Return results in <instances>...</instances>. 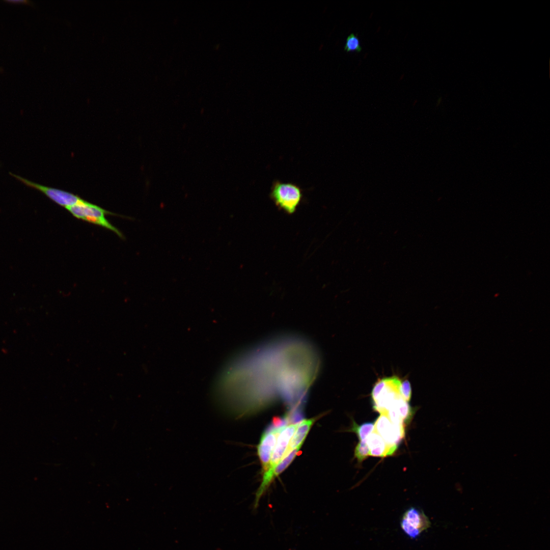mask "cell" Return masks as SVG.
I'll return each instance as SVG.
<instances>
[{
	"label": "cell",
	"instance_id": "6da1fadb",
	"mask_svg": "<svg viewBox=\"0 0 550 550\" xmlns=\"http://www.w3.org/2000/svg\"><path fill=\"white\" fill-rule=\"evenodd\" d=\"M298 423L285 424L279 434L272 454L268 469L263 474L262 482L255 493V498L253 504L254 510L257 509L261 498L274 480L272 477L274 470L279 463L284 458L285 453L297 428Z\"/></svg>",
	"mask_w": 550,
	"mask_h": 550
},
{
	"label": "cell",
	"instance_id": "7a4b0ae2",
	"mask_svg": "<svg viewBox=\"0 0 550 550\" xmlns=\"http://www.w3.org/2000/svg\"><path fill=\"white\" fill-rule=\"evenodd\" d=\"M269 196L278 208L290 214L296 210L303 194L301 188L296 184L275 180L271 187Z\"/></svg>",
	"mask_w": 550,
	"mask_h": 550
},
{
	"label": "cell",
	"instance_id": "3957f363",
	"mask_svg": "<svg viewBox=\"0 0 550 550\" xmlns=\"http://www.w3.org/2000/svg\"><path fill=\"white\" fill-rule=\"evenodd\" d=\"M401 382L397 376L384 378L376 382L371 392L373 408L375 411L386 415L394 401L401 396L400 393Z\"/></svg>",
	"mask_w": 550,
	"mask_h": 550
},
{
	"label": "cell",
	"instance_id": "277c9868",
	"mask_svg": "<svg viewBox=\"0 0 550 550\" xmlns=\"http://www.w3.org/2000/svg\"><path fill=\"white\" fill-rule=\"evenodd\" d=\"M9 174L26 186L42 193L51 200L65 208L74 205L82 200L69 192L39 184L11 172Z\"/></svg>",
	"mask_w": 550,
	"mask_h": 550
},
{
	"label": "cell",
	"instance_id": "5b68a950",
	"mask_svg": "<svg viewBox=\"0 0 550 550\" xmlns=\"http://www.w3.org/2000/svg\"><path fill=\"white\" fill-rule=\"evenodd\" d=\"M400 526L404 533L409 538L415 539L430 527L431 522L423 511L412 507L403 513Z\"/></svg>",
	"mask_w": 550,
	"mask_h": 550
},
{
	"label": "cell",
	"instance_id": "8992f818",
	"mask_svg": "<svg viewBox=\"0 0 550 550\" xmlns=\"http://www.w3.org/2000/svg\"><path fill=\"white\" fill-rule=\"evenodd\" d=\"M284 425L268 428L262 434L257 446V455L261 462L262 474L268 470L278 437Z\"/></svg>",
	"mask_w": 550,
	"mask_h": 550
},
{
	"label": "cell",
	"instance_id": "52a82bcc",
	"mask_svg": "<svg viewBox=\"0 0 550 550\" xmlns=\"http://www.w3.org/2000/svg\"><path fill=\"white\" fill-rule=\"evenodd\" d=\"M375 432L390 446L397 448L404 436V426L394 424L386 414H380L374 423Z\"/></svg>",
	"mask_w": 550,
	"mask_h": 550
},
{
	"label": "cell",
	"instance_id": "ba28073f",
	"mask_svg": "<svg viewBox=\"0 0 550 550\" xmlns=\"http://www.w3.org/2000/svg\"><path fill=\"white\" fill-rule=\"evenodd\" d=\"M66 209L74 217L82 220L87 217H104L106 214H115L84 199L78 203L68 207Z\"/></svg>",
	"mask_w": 550,
	"mask_h": 550
},
{
	"label": "cell",
	"instance_id": "9c48e42d",
	"mask_svg": "<svg viewBox=\"0 0 550 550\" xmlns=\"http://www.w3.org/2000/svg\"><path fill=\"white\" fill-rule=\"evenodd\" d=\"M318 419V417H313L310 419H304L298 423L297 428L290 442L284 457L295 449L300 450L310 430Z\"/></svg>",
	"mask_w": 550,
	"mask_h": 550
},
{
	"label": "cell",
	"instance_id": "30bf717a",
	"mask_svg": "<svg viewBox=\"0 0 550 550\" xmlns=\"http://www.w3.org/2000/svg\"><path fill=\"white\" fill-rule=\"evenodd\" d=\"M366 443L369 449V456H371L383 457L390 456L397 449L388 446L375 431L368 436Z\"/></svg>",
	"mask_w": 550,
	"mask_h": 550
},
{
	"label": "cell",
	"instance_id": "8fae6325",
	"mask_svg": "<svg viewBox=\"0 0 550 550\" xmlns=\"http://www.w3.org/2000/svg\"><path fill=\"white\" fill-rule=\"evenodd\" d=\"M374 429V423L367 422L359 425L353 420L349 431L355 433L360 441H366L367 437L372 432Z\"/></svg>",
	"mask_w": 550,
	"mask_h": 550
},
{
	"label": "cell",
	"instance_id": "7c38bea8",
	"mask_svg": "<svg viewBox=\"0 0 550 550\" xmlns=\"http://www.w3.org/2000/svg\"><path fill=\"white\" fill-rule=\"evenodd\" d=\"M299 450V449L293 450L279 463L273 472L272 477L273 479L288 467L296 456Z\"/></svg>",
	"mask_w": 550,
	"mask_h": 550
},
{
	"label": "cell",
	"instance_id": "4fadbf2b",
	"mask_svg": "<svg viewBox=\"0 0 550 550\" xmlns=\"http://www.w3.org/2000/svg\"><path fill=\"white\" fill-rule=\"evenodd\" d=\"M344 50L347 52H360L362 47L360 45L359 39L356 35L353 33L350 34L347 37Z\"/></svg>",
	"mask_w": 550,
	"mask_h": 550
},
{
	"label": "cell",
	"instance_id": "5bb4252c",
	"mask_svg": "<svg viewBox=\"0 0 550 550\" xmlns=\"http://www.w3.org/2000/svg\"><path fill=\"white\" fill-rule=\"evenodd\" d=\"M369 456V449L366 441H360L354 449V457L361 462Z\"/></svg>",
	"mask_w": 550,
	"mask_h": 550
},
{
	"label": "cell",
	"instance_id": "9a60e30c",
	"mask_svg": "<svg viewBox=\"0 0 550 550\" xmlns=\"http://www.w3.org/2000/svg\"><path fill=\"white\" fill-rule=\"evenodd\" d=\"M400 393L402 397L406 401L410 400L411 396V388L410 383L408 380L405 379L401 382Z\"/></svg>",
	"mask_w": 550,
	"mask_h": 550
},
{
	"label": "cell",
	"instance_id": "2e32d148",
	"mask_svg": "<svg viewBox=\"0 0 550 550\" xmlns=\"http://www.w3.org/2000/svg\"><path fill=\"white\" fill-rule=\"evenodd\" d=\"M5 1L6 2H8V3H23V4H29V5L32 4V3L31 1H26V0H6Z\"/></svg>",
	"mask_w": 550,
	"mask_h": 550
}]
</instances>
